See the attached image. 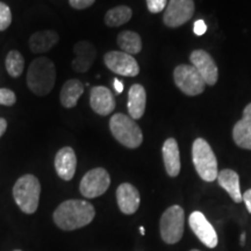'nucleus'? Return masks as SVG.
I'll use <instances>...</instances> for the list:
<instances>
[{
    "label": "nucleus",
    "instance_id": "obj_1",
    "mask_svg": "<svg viewBox=\"0 0 251 251\" xmlns=\"http://www.w3.org/2000/svg\"><path fill=\"white\" fill-rule=\"evenodd\" d=\"M96 216L92 203L72 199L62 202L54 212V221L63 230H75L90 225Z\"/></svg>",
    "mask_w": 251,
    "mask_h": 251
},
{
    "label": "nucleus",
    "instance_id": "obj_2",
    "mask_svg": "<svg viewBox=\"0 0 251 251\" xmlns=\"http://www.w3.org/2000/svg\"><path fill=\"white\" fill-rule=\"evenodd\" d=\"M56 83L54 62L47 57H39L30 63L27 71V86L39 97H46L51 92Z\"/></svg>",
    "mask_w": 251,
    "mask_h": 251
},
{
    "label": "nucleus",
    "instance_id": "obj_3",
    "mask_svg": "<svg viewBox=\"0 0 251 251\" xmlns=\"http://www.w3.org/2000/svg\"><path fill=\"white\" fill-rule=\"evenodd\" d=\"M41 184L35 176L25 175L15 181L13 186L14 201L26 214H33L39 207Z\"/></svg>",
    "mask_w": 251,
    "mask_h": 251
},
{
    "label": "nucleus",
    "instance_id": "obj_4",
    "mask_svg": "<svg viewBox=\"0 0 251 251\" xmlns=\"http://www.w3.org/2000/svg\"><path fill=\"white\" fill-rule=\"evenodd\" d=\"M109 129L119 143L126 148L136 149L143 142V134L140 126L128 115L118 113L109 120Z\"/></svg>",
    "mask_w": 251,
    "mask_h": 251
},
{
    "label": "nucleus",
    "instance_id": "obj_5",
    "mask_svg": "<svg viewBox=\"0 0 251 251\" xmlns=\"http://www.w3.org/2000/svg\"><path fill=\"white\" fill-rule=\"evenodd\" d=\"M192 159L194 168L202 180L214 181L218 178V161L208 142L197 139L192 146Z\"/></svg>",
    "mask_w": 251,
    "mask_h": 251
},
{
    "label": "nucleus",
    "instance_id": "obj_6",
    "mask_svg": "<svg viewBox=\"0 0 251 251\" xmlns=\"http://www.w3.org/2000/svg\"><path fill=\"white\" fill-rule=\"evenodd\" d=\"M185 214L180 206L169 207L161 218V236L165 243L179 242L184 234Z\"/></svg>",
    "mask_w": 251,
    "mask_h": 251
},
{
    "label": "nucleus",
    "instance_id": "obj_7",
    "mask_svg": "<svg viewBox=\"0 0 251 251\" xmlns=\"http://www.w3.org/2000/svg\"><path fill=\"white\" fill-rule=\"evenodd\" d=\"M175 84L187 96H198L205 90V81L193 65H178L174 71Z\"/></svg>",
    "mask_w": 251,
    "mask_h": 251
},
{
    "label": "nucleus",
    "instance_id": "obj_8",
    "mask_svg": "<svg viewBox=\"0 0 251 251\" xmlns=\"http://www.w3.org/2000/svg\"><path fill=\"white\" fill-rule=\"evenodd\" d=\"M111 185V177L105 169L96 168L90 170L80 181L79 191L87 199L102 196Z\"/></svg>",
    "mask_w": 251,
    "mask_h": 251
},
{
    "label": "nucleus",
    "instance_id": "obj_9",
    "mask_svg": "<svg viewBox=\"0 0 251 251\" xmlns=\"http://www.w3.org/2000/svg\"><path fill=\"white\" fill-rule=\"evenodd\" d=\"M194 13L193 0H170L166 6L163 21L168 27L177 28L186 24Z\"/></svg>",
    "mask_w": 251,
    "mask_h": 251
},
{
    "label": "nucleus",
    "instance_id": "obj_10",
    "mask_svg": "<svg viewBox=\"0 0 251 251\" xmlns=\"http://www.w3.org/2000/svg\"><path fill=\"white\" fill-rule=\"evenodd\" d=\"M103 61L109 70L121 76L136 77L140 74V67L136 59L124 51H109L105 55Z\"/></svg>",
    "mask_w": 251,
    "mask_h": 251
},
{
    "label": "nucleus",
    "instance_id": "obj_11",
    "mask_svg": "<svg viewBox=\"0 0 251 251\" xmlns=\"http://www.w3.org/2000/svg\"><path fill=\"white\" fill-rule=\"evenodd\" d=\"M188 224L196 236L207 248L213 249L218 246V235H216L215 229L201 212H193L188 218Z\"/></svg>",
    "mask_w": 251,
    "mask_h": 251
},
{
    "label": "nucleus",
    "instance_id": "obj_12",
    "mask_svg": "<svg viewBox=\"0 0 251 251\" xmlns=\"http://www.w3.org/2000/svg\"><path fill=\"white\" fill-rule=\"evenodd\" d=\"M190 61L196 70L202 77L207 85H215L219 78V71L214 59L205 50H194L190 56Z\"/></svg>",
    "mask_w": 251,
    "mask_h": 251
},
{
    "label": "nucleus",
    "instance_id": "obj_13",
    "mask_svg": "<svg viewBox=\"0 0 251 251\" xmlns=\"http://www.w3.org/2000/svg\"><path fill=\"white\" fill-rule=\"evenodd\" d=\"M114 96L105 86H94L90 92V106L97 114L106 117L109 115L115 109Z\"/></svg>",
    "mask_w": 251,
    "mask_h": 251
},
{
    "label": "nucleus",
    "instance_id": "obj_14",
    "mask_svg": "<svg viewBox=\"0 0 251 251\" xmlns=\"http://www.w3.org/2000/svg\"><path fill=\"white\" fill-rule=\"evenodd\" d=\"M77 168V157L71 147L59 149L55 157V170L58 177L69 181L74 178Z\"/></svg>",
    "mask_w": 251,
    "mask_h": 251
},
{
    "label": "nucleus",
    "instance_id": "obj_15",
    "mask_svg": "<svg viewBox=\"0 0 251 251\" xmlns=\"http://www.w3.org/2000/svg\"><path fill=\"white\" fill-rule=\"evenodd\" d=\"M117 201L124 214L131 215L139 209L141 197L137 188L129 183H124L117 190Z\"/></svg>",
    "mask_w": 251,
    "mask_h": 251
},
{
    "label": "nucleus",
    "instance_id": "obj_16",
    "mask_svg": "<svg viewBox=\"0 0 251 251\" xmlns=\"http://www.w3.org/2000/svg\"><path fill=\"white\" fill-rule=\"evenodd\" d=\"M74 52L76 55L71 63V67L76 72L89 71L97 57L96 48L87 41H79L74 46Z\"/></svg>",
    "mask_w": 251,
    "mask_h": 251
},
{
    "label": "nucleus",
    "instance_id": "obj_17",
    "mask_svg": "<svg viewBox=\"0 0 251 251\" xmlns=\"http://www.w3.org/2000/svg\"><path fill=\"white\" fill-rule=\"evenodd\" d=\"M233 139L240 148L251 150V102L244 108L243 118L234 126Z\"/></svg>",
    "mask_w": 251,
    "mask_h": 251
},
{
    "label": "nucleus",
    "instance_id": "obj_18",
    "mask_svg": "<svg viewBox=\"0 0 251 251\" xmlns=\"http://www.w3.org/2000/svg\"><path fill=\"white\" fill-rule=\"evenodd\" d=\"M165 170L170 177H177L180 172V155L178 143L175 139H168L162 148Z\"/></svg>",
    "mask_w": 251,
    "mask_h": 251
},
{
    "label": "nucleus",
    "instance_id": "obj_19",
    "mask_svg": "<svg viewBox=\"0 0 251 251\" xmlns=\"http://www.w3.org/2000/svg\"><path fill=\"white\" fill-rule=\"evenodd\" d=\"M147 93L141 84H134L128 92V112L133 120H137L143 117L146 112Z\"/></svg>",
    "mask_w": 251,
    "mask_h": 251
},
{
    "label": "nucleus",
    "instance_id": "obj_20",
    "mask_svg": "<svg viewBox=\"0 0 251 251\" xmlns=\"http://www.w3.org/2000/svg\"><path fill=\"white\" fill-rule=\"evenodd\" d=\"M59 36L55 30H41L29 37V48L35 54L49 51L58 43Z\"/></svg>",
    "mask_w": 251,
    "mask_h": 251
},
{
    "label": "nucleus",
    "instance_id": "obj_21",
    "mask_svg": "<svg viewBox=\"0 0 251 251\" xmlns=\"http://www.w3.org/2000/svg\"><path fill=\"white\" fill-rule=\"evenodd\" d=\"M216 179H218L220 186L227 191V193L235 202L242 201V193H241L240 188V177H238L236 172L230 170V169H225V170L219 172Z\"/></svg>",
    "mask_w": 251,
    "mask_h": 251
},
{
    "label": "nucleus",
    "instance_id": "obj_22",
    "mask_svg": "<svg viewBox=\"0 0 251 251\" xmlns=\"http://www.w3.org/2000/svg\"><path fill=\"white\" fill-rule=\"evenodd\" d=\"M83 93L84 85L80 80L69 79L62 86L61 94H59L61 105L65 108H74Z\"/></svg>",
    "mask_w": 251,
    "mask_h": 251
},
{
    "label": "nucleus",
    "instance_id": "obj_23",
    "mask_svg": "<svg viewBox=\"0 0 251 251\" xmlns=\"http://www.w3.org/2000/svg\"><path fill=\"white\" fill-rule=\"evenodd\" d=\"M118 46L126 54L136 55L142 50V40L135 31L125 30L118 35Z\"/></svg>",
    "mask_w": 251,
    "mask_h": 251
},
{
    "label": "nucleus",
    "instance_id": "obj_24",
    "mask_svg": "<svg viewBox=\"0 0 251 251\" xmlns=\"http://www.w3.org/2000/svg\"><path fill=\"white\" fill-rule=\"evenodd\" d=\"M133 17V11L128 6H118L106 13L105 24L108 27H120L122 25L127 24Z\"/></svg>",
    "mask_w": 251,
    "mask_h": 251
},
{
    "label": "nucleus",
    "instance_id": "obj_25",
    "mask_svg": "<svg viewBox=\"0 0 251 251\" xmlns=\"http://www.w3.org/2000/svg\"><path fill=\"white\" fill-rule=\"evenodd\" d=\"M5 67L9 76L13 78L20 77L25 69L24 56L18 50H11L6 56Z\"/></svg>",
    "mask_w": 251,
    "mask_h": 251
},
{
    "label": "nucleus",
    "instance_id": "obj_26",
    "mask_svg": "<svg viewBox=\"0 0 251 251\" xmlns=\"http://www.w3.org/2000/svg\"><path fill=\"white\" fill-rule=\"evenodd\" d=\"M12 13L11 8L5 2L0 1V31H4L11 26Z\"/></svg>",
    "mask_w": 251,
    "mask_h": 251
},
{
    "label": "nucleus",
    "instance_id": "obj_27",
    "mask_svg": "<svg viewBox=\"0 0 251 251\" xmlns=\"http://www.w3.org/2000/svg\"><path fill=\"white\" fill-rule=\"evenodd\" d=\"M17 101L15 93L9 89H0V105L13 106Z\"/></svg>",
    "mask_w": 251,
    "mask_h": 251
},
{
    "label": "nucleus",
    "instance_id": "obj_28",
    "mask_svg": "<svg viewBox=\"0 0 251 251\" xmlns=\"http://www.w3.org/2000/svg\"><path fill=\"white\" fill-rule=\"evenodd\" d=\"M147 6L150 13H159L166 7V0H147Z\"/></svg>",
    "mask_w": 251,
    "mask_h": 251
},
{
    "label": "nucleus",
    "instance_id": "obj_29",
    "mask_svg": "<svg viewBox=\"0 0 251 251\" xmlns=\"http://www.w3.org/2000/svg\"><path fill=\"white\" fill-rule=\"evenodd\" d=\"M94 1L96 0H69L71 7L76 9H85L90 7V6H92Z\"/></svg>",
    "mask_w": 251,
    "mask_h": 251
},
{
    "label": "nucleus",
    "instance_id": "obj_30",
    "mask_svg": "<svg viewBox=\"0 0 251 251\" xmlns=\"http://www.w3.org/2000/svg\"><path fill=\"white\" fill-rule=\"evenodd\" d=\"M193 30H194V34L196 35H202V34L206 33L207 30V26L205 24V21L203 20H198L196 21V24H194V27H193Z\"/></svg>",
    "mask_w": 251,
    "mask_h": 251
},
{
    "label": "nucleus",
    "instance_id": "obj_31",
    "mask_svg": "<svg viewBox=\"0 0 251 251\" xmlns=\"http://www.w3.org/2000/svg\"><path fill=\"white\" fill-rule=\"evenodd\" d=\"M242 200L244 201V203H246L248 211L251 213V190H248L247 192L243 193Z\"/></svg>",
    "mask_w": 251,
    "mask_h": 251
},
{
    "label": "nucleus",
    "instance_id": "obj_32",
    "mask_svg": "<svg viewBox=\"0 0 251 251\" xmlns=\"http://www.w3.org/2000/svg\"><path fill=\"white\" fill-rule=\"evenodd\" d=\"M6 129H7V121L5 119L0 118V137L5 134Z\"/></svg>",
    "mask_w": 251,
    "mask_h": 251
},
{
    "label": "nucleus",
    "instance_id": "obj_33",
    "mask_svg": "<svg viewBox=\"0 0 251 251\" xmlns=\"http://www.w3.org/2000/svg\"><path fill=\"white\" fill-rule=\"evenodd\" d=\"M114 89H115V91H117V93L124 92V84H122L121 81L118 79V78H115L114 79Z\"/></svg>",
    "mask_w": 251,
    "mask_h": 251
},
{
    "label": "nucleus",
    "instance_id": "obj_34",
    "mask_svg": "<svg viewBox=\"0 0 251 251\" xmlns=\"http://www.w3.org/2000/svg\"><path fill=\"white\" fill-rule=\"evenodd\" d=\"M244 241H246V233H243L242 235H241V244H244Z\"/></svg>",
    "mask_w": 251,
    "mask_h": 251
},
{
    "label": "nucleus",
    "instance_id": "obj_35",
    "mask_svg": "<svg viewBox=\"0 0 251 251\" xmlns=\"http://www.w3.org/2000/svg\"><path fill=\"white\" fill-rule=\"evenodd\" d=\"M140 231H141V235L146 234V231H144V228L143 227H140Z\"/></svg>",
    "mask_w": 251,
    "mask_h": 251
},
{
    "label": "nucleus",
    "instance_id": "obj_36",
    "mask_svg": "<svg viewBox=\"0 0 251 251\" xmlns=\"http://www.w3.org/2000/svg\"><path fill=\"white\" fill-rule=\"evenodd\" d=\"M191 251H199V250H191Z\"/></svg>",
    "mask_w": 251,
    "mask_h": 251
},
{
    "label": "nucleus",
    "instance_id": "obj_37",
    "mask_svg": "<svg viewBox=\"0 0 251 251\" xmlns=\"http://www.w3.org/2000/svg\"><path fill=\"white\" fill-rule=\"evenodd\" d=\"M13 251H21V250H13Z\"/></svg>",
    "mask_w": 251,
    "mask_h": 251
}]
</instances>
